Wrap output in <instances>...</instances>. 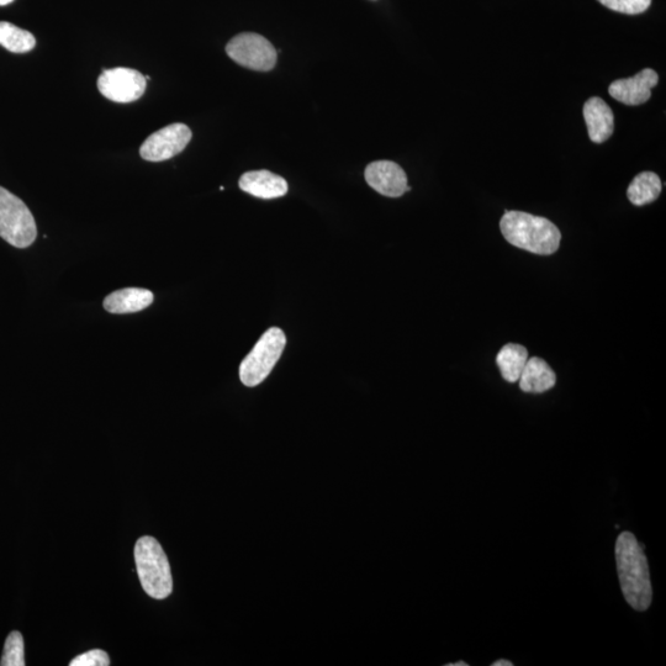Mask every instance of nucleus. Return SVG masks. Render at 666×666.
<instances>
[{
  "label": "nucleus",
  "instance_id": "nucleus-10",
  "mask_svg": "<svg viewBox=\"0 0 666 666\" xmlns=\"http://www.w3.org/2000/svg\"><path fill=\"white\" fill-rule=\"evenodd\" d=\"M659 81L658 73L646 68L632 78L612 82L609 93L613 99L626 105H641L652 97V89Z\"/></svg>",
  "mask_w": 666,
  "mask_h": 666
},
{
  "label": "nucleus",
  "instance_id": "nucleus-3",
  "mask_svg": "<svg viewBox=\"0 0 666 666\" xmlns=\"http://www.w3.org/2000/svg\"><path fill=\"white\" fill-rule=\"evenodd\" d=\"M135 562L142 589L156 600H165L173 591L171 565L156 538L145 536L135 546Z\"/></svg>",
  "mask_w": 666,
  "mask_h": 666
},
{
  "label": "nucleus",
  "instance_id": "nucleus-1",
  "mask_svg": "<svg viewBox=\"0 0 666 666\" xmlns=\"http://www.w3.org/2000/svg\"><path fill=\"white\" fill-rule=\"evenodd\" d=\"M615 553L623 596L634 610L647 611L652 604L653 588L641 544L631 532H622L617 538Z\"/></svg>",
  "mask_w": 666,
  "mask_h": 666
},
{
  "label": "nucleus",
  "instance_id": "nucleus-17",
  "mask_svg": "<svg viewBox=\"0 0 666 666\" xmlns=\"http://www.w3.org/2000/svg\"><path fill=\"white\" fill-rule=\"evenodd\" d=\"M0 45L13 54H26L35 49V36L7 21H0Z\"/></svg>",
  "mask_w": 666,
  "mask_h": 666
},
{
  "label": "nucleus",
  "instance_id": "nucleus-4",
  "mask_svg": "<svg viewBox=\"0 0 666 666\" xmlns=\"http://www.w3.org/2000/svg\"><path fill=\"white\" fill-rule=\"evenodd\" d=\"M0 237L9 245L26 248L33 245L37 227L28 206L17 195L0 187Z\"/></svg>",
  "mask_w": 666,
  "mask_h": 666
},
{
  "label": "nucleus",
  "instance_id": "nucleus-6",
  "mask_svg": "<svg viewBox=\"0 0 666 666\" xmlns=\"http://www.w3.org/2000/svg\"><path fill=\"white\" fill-rule=\"evenodd\" d=\"M227 55L240 66L258 72L276 67L277 51L266 37L255 33L237 35L226 46Z\"/></svg>",
  "mask_w": 666,
  "mask_h": 666
},
{
  "label": "nucleus",
  "instance_id": "nucleus-20",
  "mask_svg": "<svg viewBox=\"0 0 666 666\" xmlns=\"http://www.w3.org/2000/svg\"><path fill=\"white\" fill-rule=\"evenodd\" d=\"M71 666H108L110 658L107 652L100 649L89 650V652L78 655L70 663Z\"/></svg>",
  "mask_w": 666,
  "mask_h": 666
},
{
  "label": "nucleus",
  "instance_id": "nucleus-9",
  "mask_svg": "<svg viewBox=\"0 0 666 666\" xmlns=\"http://www.w3.org/2000/svg\"><path fill=\"white\" fill-rule=\"evenodd\" d=\"M369 187L389 198H399L411 188L407 185V177L398 163L391 161L372 162L364 173Z\"/></svg>",
  "mask_w": 666,
  "mask_h": 666
},
{
  "label": "nucleus",
  "instance_id": "nucleus-21",
  "mask_svg": "<svg viewBox=\"0 0 666 666\" xmlns=\"http://www.w3.org/2000/svg\"><path fill=\"white\" fill-rule=\"evenodd\" d=\"M493 666H514V663L509 662V660H498V662L493 663Z\"/></svg>",
  "mask_w": 666,
  "mask_h": 666
},
{
  "label": "nucleus",
  "instance_id": "nucleus-16",
  "mask_svg": "<svg viewBox=\"0 0 666 666\" xmlns=\"http://www.w3.org/2000/svg\"><path fill=\"white\" fill-rule=\"evenodd\" d=\"M662 181L658 174L653 172L639 173L627 189L629 202L636 206H643L655 202L662 193Z\"/></svg>",
  "mask_w": 666,
  "mask_h": 666
},
{
  "label": "nucleus",
  "instance_id": "nucleus-8",
  "mask_svg": "<svg viewBox=\"0 0 666 666\" xmlns=\"http://www.w3.org/2000/svg\"><path fill=\"white\" fill-rule=\"evenodd\" d=\"M192 136V130L187 125H168L148 137L140 148V156L148 162L171 160L188 146Z\"/></svg>",
  "mask_w": 666,
  "mask_h": 666
},
{
  "label": "nucleus",
  "instance_id": "nucleus-5",
  "mask_svg": "<svg viewBox=\"0 0 666 666\" xmlns=\"http://www.w3.org/2000/svg\"><path fill=\"white\" fill-rule=\"evenodd\" d=\"M285 345L287 337L278 327L264 332L261 340L241 363V382L250 388L264 382L282 357Z\"/></svg>",
  "mask_w": 666,
  "mask_h": 666
},
{
  "label": "nucleus",
  "instance_id": "nucleus-13",
  "mask_svg": "<svg viewBox=\"0 0 666 666\" xmlns=\"http://www.w3.org/2000/svg\"><path fill=\"white\" fill-rule=\"evenodd\" d=\"M153 300H155V296L150 290L126 288L109 294L103 305L110 314H134L147 309Z\"/></svg>",
  "mask_w": 666,
  "mask_h": 666
},
{
  "label": "nucleus",
  "instance_id": "nucleus-23",
  "mask_svg": "<svg viewBox=\"0 0 666 666\" xmlns=\"http://www.w3.org/2000/svg\"><path fill=\"white\" fill-rule=\"evenodd\" d=\"M447 666H468V664L465 662H459L454 664H447Z\"/></svg>",
  "mask_w": 666,
  "mask_h": 666
},
{
  "label": "nucleus",
  "instance_id": "nucleus-12",
  "mask_svg": "<svg viewBox=\"0 0 666 666\" xmlns=\"http://www.w3.org/2000/svg\"><path fill=\"white\" fill-rule=\"evenodd\" d=\"M243 192L261 199H277L288 193V183L284 178L269 171H252L240 178Z\"/></svg>",
  "mask_w": 666,
  "mask_h": 666
},
{
  "label": "nucleus",
  "instance_id": "nucleus-18",
  "mask_svg": "<svg viewBox=\"0 0 666 666\" xmlns=\"http://www.w3.org/2000/svg\"><path fill=\"white\" fill-rule=\"evenodd\" d=\"M24 638L21 633L14 631L5 641L4 653L0 665L25 666Z\"/></svg>",
  "mask_w": 666,
  "mask_h": 666
},
{
  "label": "nucleus",
  "instance_id": "nucleus-11",
  "mask_svg": "<svg viewBox=\"0 0 666 666\" xmlns=\"http://www.w3.org/2000/svg\"><path fill=\"white\" fill-rule=\"evenodd\" d=\"M584 118L592 142L602 144L610 139L615 130V118L604 100L599 97L589 99L584 105Z\"/></svg>",
  "mask_w": 666,
  "mask_h": 666
},
{
  "label": "nucleus",
  "instance_id": "nucleus-7",
  "mask_svg": "<svg viewBox=\"0 0 666 666\" xmlns=\"http://www.w3.org/2000/svg\"><path fill=\"white\" fill-rule=\"evenodd\" d=\"M144 74L132 68L105 70L98 79L99 92L111 102L128 104L139 100L146 91Z\"/></svg>",
  "mask_w": 666,
  "mask_h": 666
},
{
  "label": "nucleus",
  "instance_id": "nucleus-22",
  "mask_svg": "<svg viewBox=\"0 0 666 666\" xmlns=\"http://www.w3.org/2000/svg\"><path fill=\"white\" fill-rule=\"evenodd\" d=\"M13 2L14 0H0V7H4V5H8Z\"/></svg>",
  "mask_w": 666,
  "mask_h": 666
},
{
  "label": "nucleus",
  "instance_id": "nucleus-14",
  "mask_svg": "<svg viewBox=\"0 0 666 666\" xmlns=\"http://www.w3.org/2000/svg\"><path fill=\"white\" fill-rule=\"evenodd\" d=\"M520 388L528 394H542L551 390L557 383L554 370L549 367L542 358L532 357L527 359L526 366L522 370Z\"/></svg>",
  "mask_w": 666,
  "mask_h": 666
},
{
  "label": "nucleus",
  "instance_id": "nucleus-19",
  "mask_svg": "<svg viewBox=\"0 0 666 666\" xmlns=\"http://www.w3.org/2000/svg\"><path fill=\"white\" fill-rule=\"evenodd\" d=\"M606 8L622 14L636 15L646 12L652 0H599Z\"/></svg>",
  "mask_w": 666,
  "mask_h": 666
},
{
  "label": "nucleus",
  "instance_id": "nucleus-15",
  "mask_svg": "<svg viewBox=\"0 0 666 666\" xmlns=\"http://www.w3.org/2000/svg\"><path fill=\"white\" fill-rule=\"evenodd\" d=\"M527 359L528 351L526 347L516 345V343H507L496 356V364H498L502 378L507 383L514 384L520 379Z\"/></svg>",
  "mask_w": 666,
  "mask_h": 666
},
{
  "label": "nucleus",
  "instance_id": "nucleus-2",
  "mask_svg": "<svg viewBox=\"0 0 666 666\" xmlns=\"http://www.w3.org/2000/svg\"><path fill=\"white\" fill-rule=\"evenodd\" d=\"M500 229L512 246L539 256L553 255L562 241V234L552 221L522 211L506 210Z\"/></svg>",
  "mask_w": 666,
  "mask_h": 666
}]
</instances>
